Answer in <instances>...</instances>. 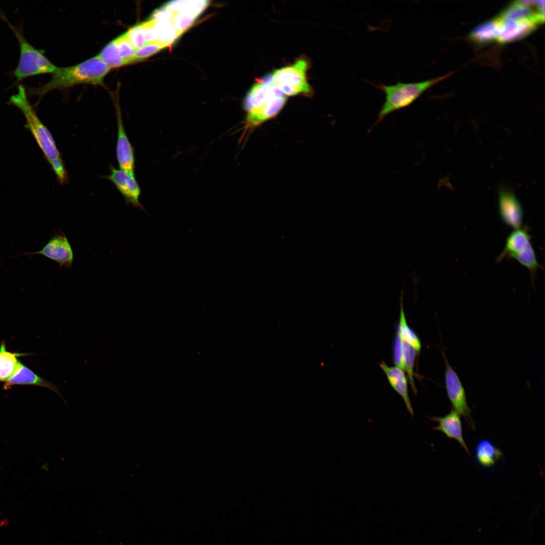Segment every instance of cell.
I'll use <instances>...</instances> for the list:
<instances>
[{
	"label": "cell",
	"mask_w": 545,
	"mask_h": 545,
	"mask_svg": "<svg viewBox=\"0 0 545 545\" xmlns=\"http://www.w3.org/2000/svg\"><path fill=\"white\" fill-rule=\"evenodd\" d=\"M124 33L130 44L136 50L146 43L141 23L130 28Z\"/></svg>",
	"instance_id": "27"
},
{
	"label": "cell",
	"mask_w": 545,
	"mask_h": 545,
	"mask_svg": "<svg viewBox=\"0 0 545 545\" xmlns=\"http://www.w3.org/2000/svg\"><path fill=\"white\" fill-rule=\"evenodd\" d=\"M379 366L385 373L390 385L402 397L408 411L413 416L414 411L408 394L407 379L404 372L397 366H388L384 361H382Z\"/></svg>",
	"instance_id": "14"
},
{
	"label": "cell",
	"mask_w": 545,
	"mask_h": 545,
	"mask_svg": "<svg viewBox=\"0 0 545 545\" xmlns=\"http://www.w3.org/2000/svg\"><path fill=\"white\" fill-rule=\"evenodd\" d=\"M27 254L44 256L57 262L60 267L64 266L67 268L72 267L74 260L72 246L63 233L53 236L40 250Z\"/></svg>",
	"instance_id": "11"
},
{
	"label": "cell",
	"mask_w": 545,
	"mask_h": 545,
	"mask_svg": "<svg viewBox=\"0 0 545 545\" xmlns=\"http://www.w3.org/2000/svg\"><path fill=\"white\" fill-rule=\"evenodd\" d=\"M500 34L498 22L496 18L478 25L470 33L472 40L479 43L497 41Z\"/></svg>",
	"instance_id": "18"
},
{
	"label": "cell",
	"mask_w": 545,
	"mask_h": 545,
	"mask_svg": "<svg viewBox=\"0 0 545 545\" xmlns=\"http://www.w3.org/2000/svg\"><path fill=\"white\" fill-rule=\"evenodd\" d=\"M403 291H401L400 298V321L398 333L402 339L405 340L411 345L415 349L416 351L419 353L421 348V342L415 333L409 326L407 323L403 305Z\"/></svg>",
	"instance_id": "21"
},
{
	"label": "cell",
	"mask_w": 545,
	"mask_h": 545,
	"mask_svg": "<svg viewBox=\"0 0 545 545\" xmlns=\"http://www.w3.org/2000/svg\"><path fill=\"white\" fill-rule=\"evenodd\" d=\"M502 456L501 451L488 440L480 441L475 448V458L476 461L485 468L494 466Z\"/></svg>",
	"instance_id": "16"
},
{
	"label": "cell",
	"mask_w": 545,
	"mask_h": 545,
	"mask_svg": "<svg viewBox=\"0 0 545 545\" xmlns=\"http://www.w3.org/2000/svg\"><path fill=\"white\" fill-rule=\"evenodd\" d=\"M496 19L500 28L497 41L501 43L513 41L524 37L542 24L534 19L508 18L500 15L496 17Z\"/></svg>",
	"instance_id": "8"
},
{
	"label": "cell",
	"mask_w": 545,
	"mask_h": 545,
	"mask_svg": "<svg viewBox=\"0 0 545 545\" xmlns=\"http://www.w3.org/2000/svg\"><path fill=\"white\" fill-rule=\"evenodd\" d=\"M175 14V12L163 6L152 13L150 19L155 21H172Z\"/></svg>",
	"instance_id": "30"
},
{
	"label": "cell",
	"mask_w": 545,
	"mask_h": 545,
	"mask_svg": "<svg viewBox=\"0 0 545 545\" xmlns=\"http://www.w3.org/2000/svg\"><path fill=\"white\" fill-rule=\"evenodd\" d=\"M110 174L105 178L111 181L124 196L126 203L143 209L139 202L140 188L135 179L134 172L117 169L111 166Z\"/></svg>",
	"instance_id": "10"
},
{
	"label": "cell",
	"mask_w": 545,
	"mask_h": 545,
	"mask_svg": "<svg viewBox=\"0 0 545 545\" xmlns=\"http://www.w3.org/2000/svg\"><path fill=\"white\" fill-rule=\"evenodd\" d=\"M154 21V30L158 42L169 46L180 36L171 21Z\"/></svg>",
	"instance_id": "20"
},
{
	"label": "cell",
	"mask_w": 545,
	"mask_h": 545,
	"mask_svg": "<svg viewBox=\"0 0 545 545\" xmlns=\"http://www.w3.org/2000/svg\"><path fill=\"white\" fill-rule=\"evenodd\" d=\"M97 56L111 69L128 65L121 56L114 40L108 43Z\"/></svg>",
	"instance_id": "22"
},
{
	"label": "cell",
	"mask_w": 545,
	"mask_h": 545,
	"mask_svg": "<svg viewBox=\"0 0 545 545\" xmlns=\"http://www.w3.org/2000/svg\"><path fill=\"white\" fill-rule=\"evenodd\" d=\"M122 58L129 65L130 60L135 53L136 49L130 44L125 33L114 39Z\"/></svg>",
	"instance_id": "28"
},
{
	"label": "cell",
	"mask_w": 545,
	"mask_h": 545,
	"mask_svg": "<svg viewBox=\"0 0 545 545\" xmlns=\"http://www.w3.org/2000/svg\"><path fill=\"white\" fill-rule=\"evenodd\" d=\"M154 21L153 20L149 19L141 23L146 43L158 42L154 30Z\"/></svg>",
	"instance_id": "32"
},
{
	"label": "cell",
	"mask_w": 545,
	"mask_h": 545,
	"mask_svg": "<svg viewBox=\"0 0 545 545\" xmlns=\"http://www.w3.org/2000/svg\"><path fill=\"white\" fill-rule=\"evenodd\" d=\"M197 17L186 13H176L171 21L181 36L193 25Z\"/></svg>",
	"instance_id": "26"
},
{
	"label": "cell",
	"mask_w": 545,
	"mask_h": 545,
	"mask_svg": "<svg viewBox=\"0 0 545 545\" xmlns=\"http://www.w3.org/2000/svg\"><path fill=\"white\" fill-rule=\"evenodd\" d=\"M531 238L526 227L514 229L507 237L505 247L497 258V262L505 258H512L531 243Z\"/></svg>",
	"instance_id": "15"
},
{
	"label": "cell",
	"mask_w": 545,
	"mask_h": 545,
	"mask_svg": "<svg viewBox=\"0 0 545 545\" xmlns=\"http://www.w3.org/2000/svg\"><path fill=\"white\" fill-rule=\"evenodd\" d=\"M49 164L60 184L61 185L67 184L69 181V179L64 162L61 157L51 160Z\"/></svg>",
	"instance_id": "29"
},
{
	"label": "cell",
	"mask_w": 545,
	"mask_h": 545,
	"mask_svg": "<svg viewBox=\"0 0 545 545\" xmlns=\"http://www.w3.org/2000/svg\"><path fill=\"white\" fill-rule=\"evenodd\" d=\"M287 96L281 91L265 95L252 104L245 111L243 134L275 117L282 110Z\"/></svg>",
	"instance_id": "6"
},
{
	"label": "cell",
	"mask_w": 545,
	"mask_h": 545,
	"mask_svg": "<svg viewBox=\"0 0 545 545\" xmlns=\"http://www.w3.org/2000/svg\"><path fill=\"white\" fill-rule=\"evenodd\" d=\"M498 200L499 212L502 222L514 229L520 228L523 221V210L515 193L508 187L500 186Z\"/></svg>",
	"instance_id": "9"
},
{
	"label": "cell",
	"mask_w": 545,
	"mask_h": 545,
	"mask_svg": "<svg viewBox=\"0 0 545 545\" xmlns=\"http://www.w3.org/2000/svg\"><path fill=\"white\" fill-rule=\"evenodd\" d=\"M512 258L515 259L528 269L532 279L535 276L536 270L541 268V266L537 260L531 243L522 251L514 255Z\"/></svg>",
	"instance_id": "24"
},
{
	"label": "cell",
	"mask_w": 545,
	"mask_h": 545,
	"mask_svg": "<svg viewBox=\"0 0 545 545\" xmlns=\"http://www.w3.org/2000/svg\"><path fill=\"white\" fill-rule=\"evenodd\" d=\"M24 354L7 350L5 343L0 346V382H6L15 372L20 363L18 358Z\"/></svg>",
	"instance_id": "17"
},
{
	"label": "cell",
	"mask_w": 545,
	"mask_h": 545,
	"mask_svg": "<svg viewBox=\"0 0 545 545\" xmlns=\"http://www.w3.org/2000/svg\"><path fill=\"white\" fill-rule=\"evenodd\" d=\"M394 361L395 364L396 365V366L404 371L405 370L402 359L401 339L398 332L395 340L394 347Z\"/></svg>",
	"instance_id": "31"
},
{
	"label": "cell",
	"mask_w": 545,
	"mask_h": 545,
	"mask_svg": "<svg viewBox=\"0 0 545 545\" xmlns=\"http://www.w3.org/2000/svg\"><path fill=\"white\" fill-rule=\"evenodd\" d=\"M14 385H33L47 388L58 394L67 403L57 387L36 374L21 362L14 374L5 382L4 388L8 389Z\"/></svg>",
	"instance_id": "13"
},
{
	"label": "cell",
	"mask_w": 545,
	"mask_h": 545,
	"mask_svg": "<svg viewBox=\"0 0 545 545\" xmlns=\"http://www.w3.org/2000/svg\"><path fill=\"white\" fill-rule=\"evenodd\" d=\"M111 69L98 57L95 56L79 64L58 67L51 74V79L36 87H28V96H37L39 100L49 91L64 89L80 84L102 85L105 76Z\"/></svg>",
	"instance_id": "1"
},
{
	"label": "cell",
	"mask_w": 545,
	"mask_h": 545,
	"mask_svg": "<svg viewBox=\"0 0 545 545\" xmlns=\"http://www.w3.org/2000/svg\"><path fill=\"white\" fill-rule=\"evenodd\" d=\"M309 65L307 58L301 57L293 64L275 70L270 74L271 81L287 97L297 95L310 96L312 89L307 77Z\"/></svg>",
	"instance_id": "5"
},
{
	"label": "cell",
	"mask_w": 545,
	"mask_h": 545,
	"mask_svg": "<svg viewBox=\"0 0 545 545\" xmlns=\"http://www.w3.org/2000/svg\"><path fill=\"white\" fill-rule=\"evenodd\" d=\"M401 344L404 367L405 370L407 371L408 380L413 392L416 394L417 390L414 380L413 372L416 351L411 345L402 339Z\"/></svg>",
	"instance_id": "23"
},
{
	"label": "cell",
	"mask_w": 545,
	"mask_h": 545,
	"mask_svg": "<svg viewBox=\"0 0 545 545\" xmlns=\"http://www.w3.org/2000/svg\"><path fill=\"white\" fill-rule=\"evenodd\" d=\"M167 47L168 46L166 45L159 42L147 43L136 50L130 60V64L143 61Z\"/></svg>",
	"instance_id": "25"
},
{
	"label": "cell",
	"mask_w": 545,
	"mask_h": 545,
	"mask_svg": "<svg viewBox=\"0 0 545 545\" xmlns=\"http://www.w3.org/2000/svg\"><path fill=\"white\" fill-rule=\"evenodd\" d=\"M460 415L454 409L444 416L429 417L430 420L437 422L438 426L433 427V429L440 431L448 438L456 440L470 455V452L466 443L463 438L462 423Z\"/></svg>",
	"instance_id": "12"
},
{
	"label": "cell",
	"mask_w": 545,
	"mask_h": 545,
	"mask_svg": "<svg viewBox=\"0 0 545 545\" xmlns=\"http://www.w3.org/2000/svg\"><path fill=\"white\" fill-rule=\"evenodd\" d=\"M445 362V385L447 393L453 406V409L463 416L467 423L474 428L471 417V410L469 407L464 387L457 373L450 365L445 354L443 352Z\"/></svg>",
	"instance_id": "7"
},
{
	"label": "cell",
	"mask_w": 545,
	"mask_h": 545,
	"mask_svg": "<svg viewBox=\"0 0 545 545\" xmlns=\"http://www.w3.org/2000/svg\"><path fill=\"white\" fill-rule=\"evenodd\" d=\"M0 19L12 30L19 43V60L13 73L17 82L35 75L52 74L56 70L57 67L44 56L43 52L34 47L26 39L21 25L12 24L3 11H0Z\"/></svg>",
	"instance_id": "2"
},
{
	"label": "cell",
	"mask_w": 545,
	"mask_h": 545,
	"mask_svg": "<svg viewBox=\"0 0 545 545\" xmlns=\"http://www.w3.org/2000/svg\"><path fill=\"white\" fill-rule=\"evenodd\" d=\"M209 3L206 0H177L168 2L164 6L175 13H184L198 17Z\"/></svg>",
	"instance_id": "19"
},
{
	"label": "cell",
	"mask_w": 545,
	"mask_h": 545,
	"mask_svg": "<svg viewBox=\"0 0 545 545\" xmlns=\"http://www.w3.org/2000/svg\"><path fill=\"white\" fill-rule=\"evenodd\" d=\"M10 102L24 115L26 120L25 127L31 132L48 163L61 157L50 132L39 120L31 105L24 86H18L17 92L11 96Z\"/></svg>",
	"instance_id": "4"
},
{
	"label": "cell",
	"mask_w": 545,
	"mask_h": 545,
	"mask_svg": "<svg viewBox=\"0 0 545 545\" xmlns=\"http://www.w3.org/2000/svg\"><path fill=\"white\" fill-rule=\"evenodd\" d=\"M449 75V74H447L416 82L402 83L398 81L393 85H377L371 83L383 91L386 96L385 102L377 115V119L374 126L391 113L412 104L426 90Z\"/></svg>",
	"instance_id": "3"
}]
</instances>
